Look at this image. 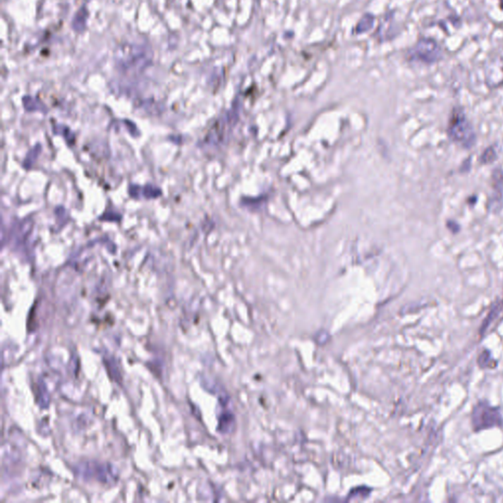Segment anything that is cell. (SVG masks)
<instances>
[{
	"instance_id": "cell-3",
	"label": "cell",
	"mask_w": 503,
	"mask_h": 503,
	"mask_svg": "<svg viewBox=\"0 0 503 503\" xmlns=\"http://www.w3.org/2000/svg\"><path fill=\"white\" fill-rule=\"evenodd\" d=\"M104 365H106V368L107 372H109L110 377L115 380V382H120V380H121V375H120L119 365H117L114 358L109 357V359H104Z\"/></svg>"
},
{
	"instance_id": "cell-4",
	"label": "cell",
	"mask_w": 503,
	"mask_h": 503,
	"mask_svg": "<svg viewBox=\"0 0 503 503\" xmlns=\"http://www.w3.org/2000/svg\"><path fill=\"white\" fill-rule=\"evenodd\" d=\"M37 387H39V398H37V401H39V405L42 408H47L49 407V390H47L46 384H44V382H40L39 385H37Z\"/></svg>"
},
{
	"instance_id": "cell-2",
	"label": "cell",
	"mask_w": 503,
	"mask_h": 503,
	"mask_svg": "<svg viewBox=\"0 0 503 503\" xmlns=\"http://www.w3.org/2000/svg\"><path fill=\"white\" fill-rule=\"evenodd\" d=\"M450 137L455 142L460 143L465 147H470L474 141L475 136L472 127L465 119L462 112H455L449 126Z\"/></svg>"
},
{
	"instance_id": "cell-1",
	"label": "cell",
	"mask_w": 503,
	"mask_h": 503,
	"mask_svg": "<svg viewBox=\"0 0 503 503\" xmlns=\"http://www.w3.org/2000/svg\"><path fill=\"white\" fill-rule=\"evenodd\" d=\"M79 474L82 477L95 478L97 482L104 485H114L119 480L116 470L110 464H102V463L86 462L82 466L78 467Z\"/></svg>"
}]
</instances>
